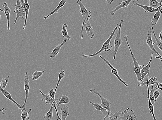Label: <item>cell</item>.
Segmentation results:
<instances>
[{"mask_svg": "<svg viewBox=\"0 0 162 120\" xmlns=\"http://www.w3.org/2000/svg\"><path fill=\"white\" fill-rule=\"evenodd\" d=\"M119 25L118 24H117L116 27L115 28L113 31L111 33L109 39L104 42L101 49L99 51H98L97 52L93 54L92 55H82V57L83 58L93 57V56H96L98 55V54L102 53V52L104 51L105 52H109L110 50H111L112 48H113V46L110 45V41H111L112 39L115 35V33L116 30L119 29Z\"/></svg>", "mask_w": 162, "mask_h": 120, "instance_id": "1", "label": "cell"}, {"mask_svg": "<svg viewBox=\"0 0 162 120\" xmlns=\"http://www.w3.org/2000/svg\"><path fill=\"white\" fill-rule=\"evenodd\" d=\"M129 38V37L128 35H126L125 36H124V38L126 40L129 49H130L131 57L132 58L134 63V71L136 74V77H137L138 81L139 82H142L141 74L140 70L144 66V65H139V63L137 62V60H136V58L134 55L132 50H131L130 44H129L128 43V39Z\"/></svg>", "mask_w": 162, "mask_h": 120, "instance_id": "2", "label": "cell"}, {"mask_svg": "<svg viewBox=\"0 0 162 120\" xmlns=\"http://www.w3.org/2000/svg\"><path fill=\"white\" fill-rule=\"evenodd\" d=\"M76 3L77 4H78L80 8V12L81 13L83 17V24H82V26L80 33L81 38V39H83L84 37L83 30L84 24L87 21V19L88 18H90V19H91V11L87 10V9L86 8L85 6L84 5L83 3H82L81 0H77Z\"/></svg>", "mask_w": 162, "mask_h": 120, "instance_id": "3", "label": "cell"}, {"mask_svg": "<svg viewBox=\"0 0 162 120\" xmlns=\"http://www.w3.org/2000/svg\"><path fill=\"white\" fill-rule=\"evenodd\" d=\"M124 22L123 20H121L120 23L119 27L116 36L115 38L114 41V59H116V54L121 45L123 43L121 36V30L122 25Z\"/></svg>", "mask_w": 162, "mask_h": 120, "instance_id": "4", "label": "cell"}, {"mask_svg": "<svg viewBox=\"0 0 162 120\" xmlns=\"http://www.w3.org/2000/svg\"><path fill=\"white\" fill-rule=\"evenodd\" d=\"M90 92L91 93L93 94V95H97L99 97L101 100L102 101V103L100 104L104 108V109L107 110L108 112L110 114H112L110 110V105H111V102H109V100L106 99L103 97L101 94L96 91L95 89L91 88L90 90Z\"/></svg>", "mask_w": 162, "mask_h": 120, "instance_id": "5", "label": "cell"}, {"mask_svg": "<svg viewBox=\"0 0 162 120\" xmlns=\"http://www.w3.org/2000/svg\"><path fill=\"white\" fill-rule=\"evenodd\" d=\"M14 9V12L16 13V15L14 22V24H15L19 17H20L23 19H25V9L21 4L20 0H17V3L15 6Z\"/></svg>", "mask_w": 162, "mask_h": 120, "instance_id": "6", "label": "cell"}, {"mask_svg": "<svg viewBox=\"0 0 162 120\" xmlns=\"http://www.w3.org/2000/svg\"><path fill=\"white\" fill-rule=\"evenodd\" d=\"M100 58L102 59L104 61V62L107 63V65L110 67L111 69V72L112 73L115 75L117 78L122 83L124 84V85L126 87H128V85L126 84V82L124 81L123 79H122L121 77H120L118 74V70H117L116 68H115L113 65H112L107 60L104 56H102L101 55H99Z\"/></svg>", "mask_w": 162, "mask_h": 120, "instance_id": "7", "label": "cell"}, {"mask_svg": "<svg viewBox=\"0 0 162 120\" xmlns=\"http://www.w3.org/2000/svg\"><path fill=\"white\" fill-rule=\"evenodd\" d=\"M130 108H128L123 114V116H119L118 118L123 120H137V118L134 112L133 109L129 110Z\"/></svg>", "mask_w": 162, "mask_h": 120, "instance_id": "8", "label": "cell"}, {"mask_svg": "<svg viewBox=\"0 0 162 120\" xmlns=\"http://www.w3.org/2000/svg\"><path fill=\"white\" fill-rule=\"evenodd\" d=\"M155 43V42H152L151 30L149 29L148 30L147 32L146 44L152 51H154L155 53L158 55L159 57H161V56L160 55V54L154 48V45Z\"/></svg>", "mask_w": 162, "mask_h": 120, "instance_id": "9", "label": "cell"}, {"mask_svg": "<svg viewBox=\"0 0 162 120\" xmlns=\"http://www.w3.org/2000/svg\"><path fill=\"white\" fill-rule=\"evenodd\" d=\"M29 82V75L28 74L27 72H26L25 73L24 78V90L25 91L26 96L25 102L24 104L23 105V107L24 109H25L28 98L29 97L30 89Z\"/></svg>", "mask_w": 162, "mask_h": 120, "instance_id": "10", "label": "cell"}, {"mask_svg": "<svg viewBox=\"0 0 162 120\" xmlns=\"http://www.w3.org/2000/svg\"><path fill=\"white\" fill-rule=\"evenodd\" d=\"M155 53L154 51H152L151 53V57L149 62L146 65H144L140 70L141 74V79L142 81H144V79L149 71V69L151 67V63L152 62V58L154 54Z\"/></svg>", "mask_w": 162, "mask_h": 120, "instance_id": "11", "label": "cell"}, {"mask_svg": "<svg viewBox=\"0 0 162 120\" xmlns=\"http://www.w3.org/2000/svg\"><path fill=\"white\" fill-rule=\"evenodd\" d=\"M133 4L134 6L139 7L144 9L145 12L154 13L159 11V9L154 8L149 6L142 5L139 3L138 0H133Z\"/></svg>", "mask_w": 162, "mask_h": 120, "instance_id": "12", "label": "cell"}, {"mask_svg": "<svg viewBox=\"0 0 162 120\" xmlns=\"http://www.w3.org/2000/svg\"><path fill=\"white\" fill-rule=\"evenodd\" d=\"M89 19L90 18H87V21L84 24V27L85 28L86 34L88 37L90 39H93L95 36V34L94 33V30L91 26Z\"/></svg>", "mask_w": 162, "mask_h": 120, "instance_id": "13", "label": "cell"}, {"mask_svg": "<svg viewBox=\"0 0 162 120\" xmlns=\"http://www.w3.org/2000/svg\"><path fill=\"white\" fill-rule=\"evenodd\" d=\"M150 71L148 72V73L147 75V81H142L139 82V83L138 84V86L139 87H143L145 85H148L151 86L154 85V84H157L158 83V80L156 77H151L149 80V76Z\"/></svg>", "mask_w": 162, "mask_h": 120, "instance_id": "14", "label": "cell"}, {"mask_svg": "<svg viewBox=\"0 0 162 120\" xmlns=\"http://www.w3.org/2000/svg\"><path fill=\"white\" fill-rule=\"evenodd\" d=\"M40 92L43 98L41 99L42 102L44 103H45L47 105V104H52V103L55 102H57L58 101H60V99H53L51 98L50 95L48 94H44L41 90V89L39 88Z\"/></svg>", "mask_w": 162, "mask_h": 120, "instance_id": "15", "label": "cell"}, {"mask_svg": "<svg viewBox=\"0 0 162 120\" xmlns=\"http://www.w3.org/2000/svg\"><path fill=\"white\" fill-rule=\"evenodd\" d=\"M0 90L1 91V93L3 94L4 96L5 97L8 99L9 100L11 101L17 105V106L18 108L19 109H24L23 107V106H21L19 104H18L17 102H16L15 100H14L12 97L11 94L9 93L8 92L5 90L4 89H3L1 87V84H0Z\"/></svg>", "mask_w": 162, "mask_h": 120, "instance_id": "16", "label": "cell"}, {"mask_svg": "<svg viewBox=\"0 0 162 120\" xmlns=\"http://www.w3.org/2000/svg\"><path fill=\"white\" fill-rule=\"evenodd\" d=\"M3 6L4 8V12L6 16L7 21H8V26L7 29L8 30H10V15L11 9L9 8L8 5L6 2H3Z\"/></svg>", "mask_w": 162, "mask_h": 120, "instance_id": "17", "label": "cell"}, {"mask_svg": "<svg viewBox=\"0 0 162 120\" xmlns=\"http://www.w3.org/2000/svg\"><path fill=\"white\" fill-rule=\"evenodd\" d=\"M132 1L133 0H127L125 1L122 2L121 3H119V5L117 6L116 8L111 11V15L113 16L116 12L120 9L124 8H128L129 5Z\"/></svg>", "mask_w": 162, "mask_h": 120, "instance_id": "18", "label": "cell"}, {"mask_svg": "<svg viewBox=\"0 0 162 120\" xmlns=\"http://www.w3.org/2000/svg\"><path fill=\"white\" fill-rule=\"evenodd\" d=\"M67 39H65L63 42L62 43L60 44H58L56 48L53 49L52 52L49 53V55L50 56V58H55L57 56L61 48L66 43Z\"/></svg>", "mask_w": 162, "mask_h": 120, "instance_id": "19", "label": "cell"}, {"mask_svg": "<svg viewBox=\"0 0 162 120\" xmlns=\"http://www.w3.org/2000/svg\"><path fill=\"white\" fill-rule=\"evenodd\" d=\"M123 108L118 112H117L115 113L114 114H110L108 113V114L107 116H105L104 118V120H105L106 118L108 117V119L110 120H117L118 118V117L120 116V115L121 114H123L124 112L127 109L124 110V111L122 112V110H123Z\"/></svg>", "mask_w": 162, "mask_h": 120, "instance_id": "20", "label": "cell"}, {"mask_svg": "<svg viewBox=\"0 0 162 120\" xmlns=\"http://www.w3.org/2000/svg\"><path fill=\"white\" fill-rule=\"evenodd\" d=\"M67 1V0H61L60 3L59 4L57 8H56L53 11H51L48 15L44 17V19H46L49 18L51 15L55 13H58V10L61 8H63V7L64 6L65 4L66 3Z\"/></svg>", "mask_w": 162, "mask_h": 120, "instance_id": "21", "label": "cell"}, {"mask_svg": "<svg viewBox=\"0 0 162 120\" xmlns=\"http://www.w3.org/2000/svg\"><path fill=\"white\" fill-rule=\"evenodd\" d=\"M146 86L147 87L148 91L147 99L148 100V107L149 109L150 110V113H151L152 114V116H153L154 119L155 120H156V118L155 116L154 112V106L153 105H152L151 102V100H150L149 97L150 92L149 86L148 85H147Z\"/></svg>", "mask_w": 162, "mask_h": 120, "instance_id": "22", "label": "cell"}, {"mask_svg": "<svg viewBox=\"0 0 162 120\" xmlns=\"http://www.w3.org/2000/svg\"><path fill=\"white\" fill-rule=\"evenodd\" d=\"M24 5H23V7L25 11V17L24 24L23 27V30H25L26 29V28L28 15H29V11L30 8L29 4V3H28L27 0H24Z\"/></svg>", "mask_w": 162, "mask_h": 120, "instance_id": "23", "label": "cell"}, {"mask_svg": "<svg viewBox=\"0 0 162 120\" xmlns=\"http://www.w3.org/2000/svg\"><path fill=\"white\" fill-rule=\"evenodd\" d=\"M69 108L66 105H65L60 110V113L62 120H65L67 117L69 115Z\"/></svg>", "mask_w": 162, "mask_h": 120, "instance_id": "24", "label": "cell"}, {"mask_svg": "<svg viewBox=\"0 0 162 120\" xmlns=\"http://www.w3.org/2000/svg\"><path fill=\"white\" fill-rule=\"evenodd\" d=\"M90 104L92 105L96 110L101 111L102 112L103 115H105V116H107L108 114V113H109V112H108L107 110L106 109H104V108L102 107L101 106L100 104H98V103H93L90 101Z\"/></svg>", "mask_w": 162, "mask_h": 120, "instance_id": "25", "label": "cell"}, {"mask_svg": "<svg viewBox=\"0 0 162 120\" xmlns=\"http://www.w3.org/2000/svg\"><path fill=\"white\" fill-rule=\"evenodd\" d=\"M162 13V9L159 8L158 11L156 12L154 15L153 17L151 20V24L152 26H155L157 24L160 17Z\"/></svg>", "mask_w": 162, "mask_h": 120, "instance_id": "26", "label": "cell"}, {"mask_svg": "<svg viewBox=\"0 0 162 120\" xmlns=\"http://www.w3.org/2000/svg\"><path fill=\"white\" fill-rule=\"evenodd\" d=\"M55 102H53L52 104H51L50 109L49 111L47 112L45 116L44 117V119L45 120H53V106Z\"/></svg>", "mask_w": 162, "mask_h": 120, "instance_id": "27", "label": "cell"}, {"mask_svg": "<svg viewBox=\"0 0 162 120\" xmlns=\"http://www.w3.org/2000/svg\"><path fill=\"white\" fill-rule=\"evenodd\" d=\"M70 103L69 98L67 95L65 96L64 94H63L62 97L60 99L59 102L57 103L56 102L55 104L56 107H57L60 105L66 104V103L69 104Z\"/></svg>", "mask_w": 162, "mask_h": 120, "instance_id": "28", "label": "cell"}, {"mask_svg": "<svg viewBox=\"0 0 162 120\" xmlns=\"http://www.w3.org/2000/svg\"><path fill=\"white\" fill-rule=\"evenodd\" d=\"M62 26L63 30H62V33L63 38L64 39L66 38L68 40H70L71 39L72 36H70L68 34L67 31L68 25L66 24H64L62 25Z\"/></svg>", "mask_w": 162, "mask_h": 120, "instance_id": "29", "label": "cell"}, {"mask_svg": "<svg viewBox=\"0 0 162 120\" xmlns=\"http://www.w3.org/2000/svg\"><path fill=\"white\" fill-rule=\"evenodd\" d=\"M32 111V109H30L28 111L26 110L25 109H23L21 110L22 114H21V118L23 120H25L28 117V119L30 120L29 117V114L30 112Z\"/></svg>", "mask_w": 162, "mask_h": 120, "instance_id": "30", "label": "cell"}, {"mask_svg": "<svg viewBox=\"0 0 162 120\" xmlns=\"http://www.w3.org/2000/svg\"><path fill=\"white\" fill-rule=\"evenodd\" d=\"M46 70V68L43 71H36L34 73H32V81H36L40 77H41L44 74Z\"/></svg>", "mask_w": 162, "mask_h": 120, "instance_id": "31", "label": "cell"}, {"mask_svg": "<svg viewBox=\"0 0 162 120\" xmlns=\"http://www.w3.org/2000/svg\"><path fill=\"white\" fill-rule=\"evenodd\" d=\"M65 71L64 70L61 71L59 74L58 81L55 90V93H56V91H57V89L58 87V86L59 85L61 80L64 78L65 76Z\"/></svg>", "mask_w": 162, "mask_h": 120, "instance_id": "32", "label": "cell"}, {"mask_svg": "<svg viewBox=\"0 0 162 120\" xmlns=\"http://www.w3.org/2000/svg\"><path fill=\"white\" fill-rule=\"evenodd\" d=\"M149 6L152 8L157 9L160 6V2L159 3L157 0H149Z\"/></svg>", "mask_w": 162, "mask_h": 120, "instance_id": "33", "label": "cell"}, {"mask_svg": "<svg viewBox=\"0 0 162 120\" xmlns=\"http://www.w3.org/2000/svg\"><path fill=\"white\" fill-rule=\"evenodd\" d=\"M155 90L154 88V86H152L151 87V91L149 92V97L151 102L154 106L155 102H156V100H155L154 96V91Z\"/></svg>", "mask_w": 162, "mask_h": 120, "instance_id": "34", "label": "cell"}, {"mask_svg": "<svg viewBox=\"0 0 162 120\" xmlns=\"http://www.w3.org/2000/svg\"><path fill=\"white\" fill-rule=\"evenodd\" d=\"M152 32H153V33L156 42V46L158 47V48L162 52V42L159 40V39L157 38V37L155 35V33L154 32V28L153 27H152Z\"/></svg>", "mask_w": 162, "mask_h": 120, "instance_id": "35", "label": "cell"}, {"mask_svg": "<svg viewBox=\"0 0 162 120\" xmlns=\"http://www.w3.org/2000/svg\"><path fill=\"white\" fill-rule=\"evenodd\" d=\"M9 79V76H8L5 78L2 79V81L0 82V84H1V87L3 89H5L6 88Z\"/></svg>", "mask_w": 162, "mask_h": 120, "instance_id": "36", "label": "cell"}, {"mask_svg": "<svg viewBox=\"0 0 162 120\" xmlns=\"http://www.w3.org/2000/svg\"><path fill=\"white\" fill-rule=\"evenodd\" d=\"M55 91L54 90V89L53 88L51 89L49 91V95H50L51 98L53 99H55Z\"/></svg>", "mask_w": 162, "mask_h": 120, "instance_id": "37", "label": "cell"}, {"mask_svg": "<svg viewBox=\"0 0 162 120\" xmlns=\"http://www.w3.org/2000/svg\"><path fill=\"white\" fill-rule=\"evenodd\" d=\"M160 93L158 90H155L154 93V99L157 101V99L158 98Z\"/></svg>", "mask_w": 162, "mask_h": 120, "instance_id": "38", "label": "cell"}, {"mask_svg": "<svg viewBox=\"0 0 162 120\" xmlns=\"http://www.w3.org/2000/svg\"><path fill=\"white\" fill-rule=\"evenodd\" d=\"M157 84V86L155 87V89H156V90L159 89V90H162V84L161 82H158Z\"/></svg>", "mask_w": 162, "mask_h": 120, "instance_id": "39", "label": "cell"}, {"mask_svg": "<svg viewBox=\"0 0 162 120\" xmlns=\"http://www.w3.org/2000/svg\"><path fill=\"white\" fill-rule=\"evenodd\" d=\"M56 102H55V103H54V106L55 109L56 110V113H57V120H62V119H61V118H60V117L59 116V115L58 113V110H57V107H56V105L55 104V103H56Z\"/></svg>", "mask_w": 162, "mask_h": 120, "instance_id": "40", "label": "cell"}, {"mask_svg": "<svg viewBox=\"0 0 162 120\" xmlns=\"http://www.w3.org/2000/svg\"><path fill=\"white\" fill-rule=\"evenodd\" d=\"M159 38L160 39V41L162 42V29L161 32L159 34Z\"/></svg>", "mask_w": 162, "mask_h": 120, "instance_id": "41", "label": "cell"}, {"mask_svg": "<svg viewBox=\"0 0 162 120\" xmlns=\"http://www.w3.org/2000/svg\"><path fill=\"white\" fill-rule=\"evenodd\" d=\"M105 1H107V3L109 4H111L114 2V0H105Z\"/></svg>", "mask_w": 162, "mask_h": 120, "instance_id": "42", "label": "cell"}, {"mask_svg": "<svg viewBox=\"0 0 162 120\" xmlns=\"http://www.w3.org/2000/svg\"><path fill=\"white\" fill-rule=\"evenodd\" d=\"M6 109H2V108H1L0 109V112H3V114L6 111Z\"/></svg>", "mask_w": 162, "mask_h": 120, "instance_id": "43", "label": "cell"}, {"mask_svg": "<svg viewBox=\"0 0 162 120\" xmlns=\"http://www.w3.org/2000/svg\"><path fill=\"white\" fill-rule=\"evenodd\" d=\"M155 58H159L162 62V57H161H161H159V56H155Z\"/></svg>", "mask_w": 162, "mask_h": 120, "instance_id": "44", "label": "cell"}, {"mask_svg": "<svg viewBox=\"0 0 162 120\" xmlns=\"http://www.w3.org/2000/svg\"><path fill=\"white\" fill-rule=\"evenodd\" d=\"M161 7H162V3L160 5V6L158 8H157V9H159V8H160Z\"/></svg>", "mask_w": 162, "mask_h": 120, "instance_id": "45", "label": "cell"}, {"mask_svg": "<svg viewBox=\"0 0 162 120\" xmlns=\"http://www.w3.org/2000/svg\"><path fill=\"white\" fill-rule=\"evenodd\" d=\"M24 0H20L21 3L22 4H23V2H24Z\"/></svg>", "mask_w": 162, "mask_h": 120, "instance_id": "46", "label": "cell"}, {"mask_svg": "<svg viewBox=\"0 0 162 120\" xmlns=\"http://www.w3.org/2000/svg\"><path fill=\"white\" fill-rule=\"evenodd\" d=\"M0 11H1L2 12H4V11L3 10H2V9H1V8H0Z\"/></svg>", "mask_w": 162, "mask_h": 120, "instance_id": "47", "label": "cell"}, {"mask_svg": "<svg viewBox=\"0 0 162 120\" xmlns=\"http://www.w3.org/2000/svg\"><path fill=\"white\" fill-rule=\"evenodd\" d=\"M1 15H0V20H1Z\"/></svg>", "mask_w": 162, "mask_h": 120, "instance_id": "48", "label": "cell"}, {"mask_svg": "<svg viewBox=\"0 0 162 120\" xmlns=\"http://www.w3.org/2000/svg\"></svg>", "mask_w": 162, "mask_h": 120, "instance_id": "49", "label": "cell"}]
</instances>
